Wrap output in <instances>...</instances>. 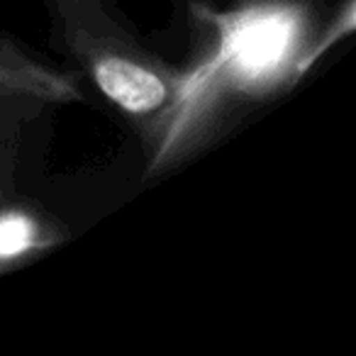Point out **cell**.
<instances>
[{"label":"cell","instance_id":"1","mask_svg":"<svg viewBox=\"0 0 356 356\" xmlns=\"http://www.w3.org/2000/svg\"><path fill=\"white\" fill-rule=\"evenodd\" d=\"M83 49V61L93 76L95 86L113 100L124 113L147 118L171 108L181 88L154 61H147L142 51L132 49L129 44H93L86 40L79 44Z\"/></svg>","mask_w":356,"mask_h":356},{"label":"cell","instance_id":"2","mask_svg":"<svg viewBox=\"0 0 356 356\" xmlns=\"http://www.w3.org/2000/svg\"><path fill=\"white\" fill-rule=\"evenodd\" d=\"M0 98L76 100L74 81L49 69H42L13 47L0 44Z\"/></svg>","mask_w":356,"mask_h":356}]
</instances>
